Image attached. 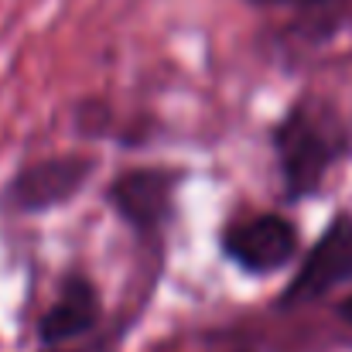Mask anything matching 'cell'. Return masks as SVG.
<instances>
[{
    "instance_id": "obj_1",
    "label": "cell",
    "mask_w": 352,
    "mask_h": 352,
    "mask_svg": "<svg viewBox=\"0 0 352 352\" xmlns=\"http://www.w3.org/2000/svg\"><path fill=\"white\" fill-rule=\"evenodd\" d=\"M277 154L284 168V182L291 195H308L325 178L329 164L339 154V133L329 117L291 110V117L277 130Z\"/></svg>"
},
{
    "instance_id": "obj_8",
    "label": "cell",
    "mask_w": 352,
    "mask_h": 352,
    "mask_svg": "<svg viewBox=\"0 0 352 352\" xmlns=\"http://www.w3.org/2000/svg\"><path fill=\"white\" fill-rule=\"evenodd\" d=\"M339 315H342V318H346V322H349V325H352V298H346V301H342V308H339Z\"/></svg>"
},
{
    "instance_id": "obj_4",
    "label": "cell",
    "mask_w": 352,
    "mask_h": 352,
    "mask_svg": "<svg viewBox=\"0 0 352 352\" xmlns=\"http://www.w3.org/2000/svg\"><path fill=\"white\" fill-rule=\"evenodd\" d=\"M93 164L86 157H52L41 164H31L28 171L17 175L10 195L21 209H52L65 199H72L82 182L89 178Z\"/></svg>"
},
{
    "instance_id": "obj_6",
    "label": "cell",
    "mask_w": 352,
    "mask_h": 352,
    "mask_svg": "<svg viewBox=\"0 0 352 352\" xmlns=\"http://www.w3.org/2000/svg\"><path fill=\"white\" fill-rule=\"evenodd\" d=\"M113 202L126 223L137 230H154L171 202V178L161 171H133L113 185Z\"/></svg>"
},
{
    "instance_id": "obj_3",
    "label": "cell",
    "mask_w": 352,
    "mask_h": 352,
    "mask_svg": "<svg viewBox=\"0 0 352 352\" xmlns=\"http://www.w3.org/2000/svg\"><path fill=\"white\" fill-rule=\"evenodd\" d=\"M230 260H236L250 274H270L280 270L294 250H298V233L287 219L280 216H256L250 223H236L223 239Z\"/></svg>"
},
{
    "instance_id": "obj_2",
    "label": "cell",
    "mask_w": 352,
    "mask_h": 352,
    "mask_svg": "<svg viewBox=\"0 0 352 352\" xmlns=\"http://www.w3.org/2000/svg\"><path fill=\"white\" fill-rule=\"evenodd\" d=\"M346 280H352V219L339 216L325 230V236L311 246V253L305 256L301 270L280 294V305L284 308L311 305V301L332 294L336 287H342Z\"/></svg>"
},
{
    "instance_id": "obj_5",
    "label": "cell",
    "mask_w": 352,
    "mask_h": 352,
    "mask_svg": "<svg viewBox=\"0 0 352 352\" xmlns=\"http://www.w3.org/2000/svg\"><path fill=\"white\" fill-rule=\"evenodd\" d=\"M100 318V305H96V291L93 284L86 280H69L58 294V301L45 311L41 325H38V336L45 346H62L82 332H89Z\"/></svg>"
},
{
    "instance_id": "obj_7",
    "label": "cell",
    "mask_w": 352,
    "mask_h": 352,
    "mask_svg": "<svg viewBox=\"0 0 352 352\" xmlns=\"http://www.w3.org/2000/svg\"><path fill=\"white\" fill-rule=\"evenodd\" d=\"M256 3L291 7V10H298L301 17H308V21H315V24H332L349 0H256Z\"/></svg>"
}]
</instances>
